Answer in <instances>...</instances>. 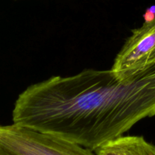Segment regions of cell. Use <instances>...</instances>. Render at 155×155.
I'll use <instances>...</instances> for the list:
<instances>
[{"instance_id": "1", "label": "cell", "mask_w": 155, "mask_h": 155, "mask_svg": "<svg viewBox=\"0 0 155 155\" xmlns=\"http://www.w3.org/2000/svg\"><path fill=\"white\" fill-rule=\"evenodd\" d=\"M155 116V61L133 77L86 69L54 76L18 95L13 124L53 135L94 151Z\"/></svg>"}, {"instance_id": "2", "label": "cell", "mask_w": 155, "mask_h": 155, "mask_svg": "<svg viewBox=\"0 0 155 155\" xmlns=\"http://www.w3.org/2000/svg\"><path fill=\"white\" fill-rule=\"evenodd\" d=\"M0 155H95L86 148L18 124L0 125Z\"/></svg>"}, {"instance_id": "3", "label": "cell", "mask_w": 155, "mask_h": 155, "mask_svg": "<svg viewBox=\"0 0 155 155\" xmlns=\"http://www.w3.org/2000/svg\"><path fill=\"white\" fill-rule=\"evenodd\" d=\"M155 61V18L145 21L132 34L115 58L110 71L120 80L133 77Z\"/></svg>"}, {"instance_id": "4", "label": "cell", "mask_w": 155, "mask_h": 155, "mask_svg": "<svg viewBox=\"0 0 155 155\" xmlns=\"http://www.w3.org/2000/svg\"><path fill=\"white\" fill-rule=\"evenodd\" d=\"M95 155H155V145L140 136H122L98 147Z\"/></svg>"}, {"instance_id": "5", "label": "cell", "mask_w": 155, "mask_h": 155, "mask_svg": "<svg viewBox=\"0 0 155 155\" xmlns=\"http://www.w3.org/2000/svg\"><path fill=\"white\" fill-rule=\"evenodd\" d=\"M144 18H145V21H151L153 19L155 18V6L154 7H151L150 8H148V10L145 12V15H144Z\"/></svg>"}]
</instances>
